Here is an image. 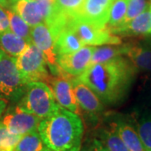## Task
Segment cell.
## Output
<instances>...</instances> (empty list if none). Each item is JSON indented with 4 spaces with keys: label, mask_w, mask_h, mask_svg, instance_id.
Masks as SVG:
<instances>
[{
    "label": "cell",
    "mask_w": 151,
    "mask_h": 151,
    "mask_svg": "<svg viewBox=\"0 0 151 151\" xmlns=\"http://www.w3.org/2000/svg\"><path fill=\"white\" fill-rule=\"evenodd\" d=\"M4 54H5V53H4V51H3V50L0 49V58H1V57H2V56H3V55H4Z\"/></svg>",
    "instance_id": "obj_33"
},
{
    "label": "cell",
    "mask_w": 151,
    "mask_h": 151,
    "mask_svg": "<svg viewBox=\"0 0 151 151\" xmlns=\"http://www.w3.org/2000/svg\"><path fill=\"white\" fill-rule=\"evenodd\" d=\"M17 104L40 119L50 116L60 107L56 103L51 89L43 81L28 83L23 96Z\"/></svg>",
    "instance_id": "obj_3"
},
{
    "label": "cell",
    "mask_w": 151,
    "mask_h": 151,
    "mask_svg": "<svg viewBox=\"0 0 151 151\" xmlns=\"http://www.w3.org/2000/svg\"><path fill=\"white\" fill-rule=\"evenodd\" d=\"M135 72L129 60L120 55L107 62L90 65L77 78L89 86L102 103L117 104L126 96Z\"/></svg>",
    "instance_id": "obj_1"
},
{
    "label": "cell",
    "mask_w": 151,
    "mask_h": 151,
    "mask_svg": "<svg viewBox=\"0 0 151 151\" xmlns=\"http://www.w3.org/2000/svg\"><path fill=\"white\" fill-rule=\"evenodd\" d=\"M129 0H113L110 6L108 24L109 29L112 30L120 26L124 22L127 12Z\"/></svg>",
    "instance_id": "obj_24"
},
{
    "label": "cell",
    "mask_w": 151,
    "mask_h": 151,
    "mask_svg": "<svg viewBox=\"0 0 151 151\" xmlns=\"http://www.w3.org/2000/svg\"><path fill=\"white\" fill-rule=\"evenodd\" d=\"M11 8L30 27L45 23L43 12L36 0H11Z\"/></svg>",
    "instance_id": "obj_13"
},
{
    "label": "cell",
    "mask_w": 151,
    "mask_h": 151,
    "mask_svg": "<svg viewBox=\"0 0 151 151\" xmlns=\"http://www.w3.org/2000/svg\"><path fill=\"white\" fill-rule=\"evenodd\" d=\"M109 126L117 132L129 151H146L134 125L123 119H117Z\"/></svg>",
    "instance_id": "obj_14"
},
{
    "label": "cell",
    "mask_w": 151,
    "mask_h": 151,
    "mask_svg": "<svg viewBox=\"0 0 151 151\" xmlns=\"http://www.w3.org/2000/svg\"><path fill=\"white\" fill-rule=\"evenodd\" d=\"M94 50L95 47L92 45H84L73 53L58 55L57 64L66 73L72 76H78L90 65Z\"/></svg>",
    "instance_id": "obj_10"
},
{
    "label": "cell",
    "mask_w": 151,
    "mask_h": 151,
    "mask_svg": "<svg viewBox=\"0 0 151 151\" xmlns=\"http://www.w3.org/2000/svg\"><path fill=\"white\" fill-rule=\"evenodd\" d=\"M41 119L32 113L26 112L18 104L13 105L4 113L0 123L12 134L24 135L38 130Z\"/></svg>",
    "instance_id": "obj_8"
},
{
    "label": "cell",
    "mask_w": 151,
    "mask_h": 151,
    "mask_svg": "<svg viewBox=\"0 0 151 151\" xmlns=\"http://www.w3.org/2000/svg\"><path fill=\"white\" fill-rule=\"evenodd\" d=\"M38 132L50 151H80L84 132L80 116L60 106L41 119Z\"/></svg>",
    "instance_id": "obj_2"
},
{
    "label": "cell",
    "mask_w": 151,
    "mask_h": 151,
    "mask_svg": "<svg viewBox=\"0 0 151 151\" xmlns=\"http://www.w3.org/2000/svg\"><path fill=\"white\" fill-rule=\"evenodd\" d=\"M7 13L9 19V29L18 36L31 43V27L14 10L7 9Z\"/></svg>",
    "instance_id": "obj_23"
},
{
    "label": "cell",
    "mask_w": 151,
    "mask_h": 151,
    "mask_svg": "<svg viewBox=\"0 0 151 151\" xmlns=\"http://www.w3.org/2000/svg\"><path fill=\"white\" fill-rule=\"evenodd\" d=\"M112 0H85L77 15L99 27H105L109 18Z\"/></svg>",
    "instance_id": "obj_11"
},
{
    "label": "cell",
    "mask_w": 151,
    "mask_h": 151,
    "mask_svg": "<svg viewBox=\"0 0 151 151\" xmlns=\"http://www.w3.org/2000/svg\"><path fill=\"white\" fill-rule=\"evenodd\" d=\"M12 151H50L37 130L22 135Z\"/></svg>",
    "instance_id": "obj_21"
},
{
    "label": "cell",
    "mask_w": 151,
    "mask_h": 151,
    "mask_svg": "<svg viewBox=\"0 0 151 151\" xmlns=\"http://www.w3.org/2000/svg\"><path fill=\"white\" fill-rule=\"evenodd\" d=\"M65 29L72 30L84 45H117L122 43L121 39L117 35L113 34L107 26H97L82 19L77 14L71 17Z\"/></svg>",
    "instance_id": "obj_6"
},
{
    "label": "cell",
    "mask_w": 151,
    "mask_h": 151,
    "mask_svg": "<svg viewBox=\"0 0 151 151\" xmlns=\"http://www.w3.org/2000/svg\"><path fill=\"white\" fill-rule=\"evenodd\" d=\"M27 83L17 69L15 58L4 54L0 58V98L18 103Z\"/></svg>",
    "instance_id": "obj_5"
},
{
    "label": "cell",
    "mask_w": 151,
    "mask_h": 151,
    "mask_svg": "<svg viewBox=\"0 0 151 151\" xmlns=\"http://www.w3.org/2000/svg\"><path fill=\"white\" fill-rule=\"evenodd\" d=\"M31 42L43 53L51 71L55 73L58 68L55 51V40L52 31L45 23L31 27Z\"/></svg>",
    "instance_id": "obj_9"
},
{
    "label": "cell",
    "mask_w": 151,
    "mask_h": 151,
    "mask_svg": "<svg viewBox=\"0 0 151 151\" xmlns=\"http://www.w3.org/2000/svg\"><path fill=\"white\" fill-rule=\"evenodd\" d=\"M72 76L66 73L59 65L54 75H50L46 84L54 94L56 103L60 107L79 115L80 108L73 91Z\"/></svg>",
    "instance_id": "obj_7"
},
{
    "label": "cell",
    "mask_w": 151,
    "mask_h": 151,
    "mask_svg": "<svg viewBox=\"0 0 151 151\" xmlns=\"http://www.w3.org/2000/svg\"><path fill=\"white\" fill-rule=\"evenodd\" d=\"M20 138L21 135L12 134L4 124L0 123V148L12 151Z\"/></svg>",
    "instance_id": "obj_26"
},
{
    "label": "cell",
    "mask_w": 151,
    "mask_h": 151,
    "mask_svg": "<svg viewBox=\"0 0 151 151\" xmlns=\"http://www.w3.org/2000/svg\"><path fill=\"white\" fill-rule=\"evenodd\" d=\"M0 151H8V150H4V149H3V148H0Z\"/></svg>",
    "instance_id": "obj_34"
},
{
    "label": "cell",
    "mask_w": 151,
    "mask_h": 151,
    "mask_svg": "<svg viewBox=\"0 0 151 151\" xmlns=\"http://www.w3.org/2000/svg\"><path fill=\"white\" fill-rule=\"evenodd\" d=\"M97 138L110 151H129L117 132L110 126L97 130Z\"/></svg>",
    "instance_id": "obj_22"
},
{
    "label": "cell",
    "mask_w": 151,
    "mask_h": 151,
    "mask_svg": "<svg viewBox=\"0 0 151 151\" xmlns=\"http://www.w3.org/2000/svg\"><path fill=\"white\" fill-rule=\"evenodd\" d=\"M29 42L9 30L0 33V49L6 55L16 58L26 49Z\"/></svg>",
    "instance_id": "obj_17"
},
{
    "label": "cell",
    "mask_w": 151,
    "mask_h": 151,
    "mask_svg": "<svg viewBox=\"0 0 151 151\" xmlns=\"http://www.w3.org/2000/svg\"><path fill=\"white\" fill-rule=\"evenodd\" d=\"M84 45L75 33L70 29H65L60 32L55 38V51L56 55H67L73 53Z\"/></svg>",
    "instance_id": "obj_18"
},
{
    "label": "cell",
    "mask_w": 151,
    "mask_h": 151,
    "mask_svg": "<svg viewBox=\"0 0 151 151\" xmlns=\"http://www.w3.org/2000/svg\"><path fill=\"white\" fill-rule=\"evenodd\" d=\"M11 4V0H0V6L8 9Z\"/></svg>",
    "instance_id": "obj_32"
},
{
    "label": "cell",
    "mask_w": 151,
    "mask_h": 151,
    "mask_svg": "<svg viewBox=\"0 0 151 151\" xmlns=\"http://www.w3.org/2000/svg\"><path fill=\"white\" fill-rule=\"evenodd\" d=\"M9 30V19L7 9L0 6V33Z\"/></svg>",
    "instance_id": "obj_29"
},
{
    "label": "cell",
    "mask_w": 151,
    "mask_h": 151,
    "mask_svg": "<svg viewBox=\"0 0 151 151\" xmlns=\"http://www.w3.org/2000/svg\"><path fill=\"white\" fill-rule=\"evenodd\" d=\"M72 85L79 108L91 115H97L103 111V103L89 86L78 78H73Z\"/></svg>",
    "instance_id": "obj_12"
},
{
    "label": "cell",
    "mask_w": 151,
    "mask_h": 151,
    "mask_svg": "<svg viewBox=\"0 0 151 151\" xmlns=\"http://www.w3.org/2000/svg\"><path fill=\"white\" fill-rule=\"evenodd\" d=\"M85 0H55V9L69 14H77Z\"/></svg>",
    "instance_id": "obj_27"
},
{
    "label": "cell",
    "mask_w": 151,
    "mask_h": 151,
    "mask_svg": "<svg viewBox=\"0 0 151 151\" xmlns=\"http://www.w3.org/2000/svg\"><path fill=\"white\" fill-rule=\"evenodd\" d=\"M151 30V5L142 14L129 23L115 28L111 31L117 35L119 33L130 35H143L150 34Z\"/></svg>",
    "instance_id": "obj_15"
},
{
    "label": "cell",
    "mask_w": 151,
    "mask_h": 151,
    "mask_svg": "<svg viewBox=\"0 0 151 151\" xmlns=\"http://www.w3.org/2000/svg\"><path fill=\"white\" fill-rule=\"evenodd\" d=\"M135 129L146 151H151V110L145 109L138 113L135 119Z\"/></svg>",
    "instance_id": "obj_19"
},
{
    "label": "cell",
    "mask_w": 151,
    "mask_h": 151,
    "mask_svg": "<svg viewBox=\"0 0 151 151\" xmlns=\"http://www.w3.org/2000/svg\"><path fill=\"white\" fill-rule=\"evenodd\" d=\"M150 5L151 3L149 2V0H129L127 12L122 24H125L131 21L135 17L145 11Z\"/></svg>",
    "instance_id": "obj_25"
},
{
    "label": "cell",
    "mask_w": 151,
    "mask_h": 151,
    "mask_svg": "<svg viewBox=\"0 0 151 151\" xmlns=\"http://www.w3.org/2000/svg\"><path fill=\"white\" fill-rule=\"evenodd\" d=\"M145 101L146 103L151 108V78L150 81L147 83V86H146L145 90Z\"/></svg>",
    "instance_id": "obj_30"
},
{
    "label": "cell",
    "mask_w": 151,
    "mask_h": 151,
    "mask_svg": "<svg viewBox=\"0 0 151 151\" xmlns=\"http://www.w3.org/2000/svg\"><path fill=\"white\" fill-rule=\"evenodd\" d=\"M150 34H151V30H150Z\"/></svg>",
    "instance_id": "obj_35"
},
{
    "label": "cell",
    "mask_w": 151,
    "mask_h": 151,
    "mask_svg": "<svg viewBox=\"0 0 151 151\" xmlns=\"http://www.w3.org/2000/svg\"><path fill=\"white\" fill-rule=\"evenodd\" d=\"M129 44L123 45H107L103 47L95 48L92 53L90 65L107 62L108 60L114 59L122 55H126L129 49Z\"/></svg>",
    "instance_id": "obj_20"
},
{
    "label": "cell",
    "mask_w": 151,
    "mask_h": 151,
    "mask_svg": "<svg viewBox=\"0 0 151 151\" xmlns=\"http://www.w3.org/2000/svg\"><path fill=\"white\" fill-rule=\"evenodd\" d=\"M15 64L22 78L27 84L34 81L46 83L50 76L46 68L45 56L32 42L15 58Z\"/></svg>",
    "instance_id": "obj_4"
},
{
    "label": "cell",
    "mask_w": 151,
    "mask_h": 151,
    "mask_svg": "<svg viewBox=\"0 0 151 151\" xmlns=\"http://www.w3.org/2000/svg\"><path fill=\"white\" fill-rule=\"evenodd\" d=\"M80 151H110L97 138H92L86 141Z\"/></svg>",
    "instance_id": "obj_28"
},
{
    "label": "cell",
    "mask_w": 151,
    "mask_h": 151,
    "mask_svg": "<svg viewBox=\"0 0 151 151\" xmlns=\"http://www.w3.org/2000/svg\"><path fill=\"white\" fill-rule=\"evenodd\" d=\"M8 103H9V102H8L6 99L0 98V120L2 119V116H3L4 113L5 112Z\"/></svg>",
    "instance_id": "obj_31"
},
{
    "label": "cell",
    "mask_w": 151,
    "mask_h": 151,
    "mask_svg": "<svg viewBox=\"0 0 151 151\" xmlns=\"http://www.w3.org/2000/svg\"><path fill=\"white\" fill-rule=\"evenodd\" d=\"M113 0H112V2H113Z\"/></svg>",
    "instance_id": "obj_36"
},
{
    "label": "cell",
    "mask_w": 151,
    "mask_h": 151,
    "mask_svg": "<svg viewBox=\"0 0 151 151\" xmlns=\"http://www.w3.org/2000/svg\"><path fill=\"white\" fill-rule=\"evenodd\" d=\"M127 56L136 71L151 72V45H130Z\"/></svg>",
    "instance_id": "obj_16"
}]
</instances>
